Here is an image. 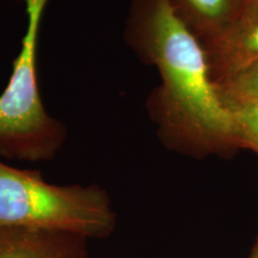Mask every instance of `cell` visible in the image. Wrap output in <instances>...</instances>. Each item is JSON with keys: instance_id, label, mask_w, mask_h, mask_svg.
Returning <instances> with one entry per match:
<instances>
[{"instance_id": "cell-8", "label": "cell", "mask_w": 258, "mask_h": 258, "mask_svg": "<svg viewBox=\"0 0 258 258\" xmlns=\"http://www.w3.org/2000/svg\"><path fill=\"white\" fill-rule=\"evenodd\" d=\"M222 101L258 105V64L218 84Z\"/></svg>"}, {"instance_id": "cell-2", "label": "cell", "mask_w": 258, "mask_h": 258, "mask_svg": "<svg viewBox=\"0 0 258 258\" xmlns=\"http://www.w3.org/2000/svg\"><path fill=\"white\" fill-rule=\"evenodd\" d=\"M116 214L108 192L98 185H59L37 171L0 161V227L59 232L104 238L114 231Z\"/></svg>"}, {"instance_id": "cell-1", "label": "cell", "mask_w": 258, "mask_h": 258, "mask_svg": "<svg viewBox=\"0 0 258 258\" xmlns=\"http://www.w3.org/2000/svg\"><path fill=\"white\" fill-rule=\"evenodd\" d=\"M123 37L159 73L160 84L148 95L146 108L161 143L198 158L239 148L205 49L170 0H132Z\"/></svg>"}, {"instance_id": "cell-10", "label": "cell", "mask_w": 258, "mask_h": 258, "mask_svg": "<svg viewBox=\"0 0 258 258\" xmlns=\"http://www.w3.org/2000/svg\"><path fill=\"white\" fill-rule=\"evenodd\" d=\"M251 258H258V243L252 251V254H251Z\"/></svg>"}, {"instance_id": "cell-7", "label": "cell", "mask_w": 258, "mask_h": 258, "mask_svg": "<svg viewBox=\"0 0 258 258\" xmlns=\"http://www.w3.org/2000/svg\"><path fill=\"white\" fill-rule=\"evenodd\" d=\"M224 103L231 112L238 147L258 154V105L233 101Z\"/></svg>"}, {"instance_id": "cell-5", "label": "cell", "mask_w": 258, "mask_h": 258, "mask_svg": "<svg viewBox=\"0 0 258 258\" xmlns=\"http://www.w3.org/2000/svg\"><path fill=\"white\" fill-rule=\"evenodd\" d=\"M85 241L59 232L0 227V258H88Z\"/></svg>"}, {"instance_id": "cell-4", "label": "cell", "mask_w": 258, "mask_h": 258, "mask_svg": "<svg viewBox=\"0 0 258 258\" xmlns=\"http://www.w3.org/2000/svg\"><path fill=\"white\" fill-rule=\"evenodd\" d=\"M215 85L258 64V17H239L202 44Z\"/></svg>"}, {"instance_id": "cell-3", "label": "cell", "mask_w": 258, "mask_h": 258, "mask_svg": "<svg viewBox=\"0 0 258 258\" xmlns=\"http://www.w3.org/2000/svg\"><path fill=\"white\" fill-rule=\"evenodd\" d=\"M27 30L9 84L0 96V156L30 163L51 160L63 146L67 129L48 114L38 88V40L49 0H23Z\"/></svg>"}, {"instance_id": "cell-9", "label": "cell", "mask_w": 258, "mask_h": 258, "mask_svg": "<svg viewBox=\"0 0 258 258\" xmlns=\"http://www.w3.org/2000/svg\"><path fill=\"white\" fill-rule=\"evenodd\" d=\"M239 17H258V0H241Z\"/></svg>"}, {"instance_id": "cell-6", "label": "cell", "mask_w": 258, "mask_h": 258, "mask_svg": "<svg viewBox=\"0 0 258 258\" xmlns=\"http://www.w3.org/2000/svg\"><path fill=\"white\" fill-rule=\"evenodd\" d=\"M185 27L205 44L239 18L241 0H170Z\"/></svg>"}]
</instances>
